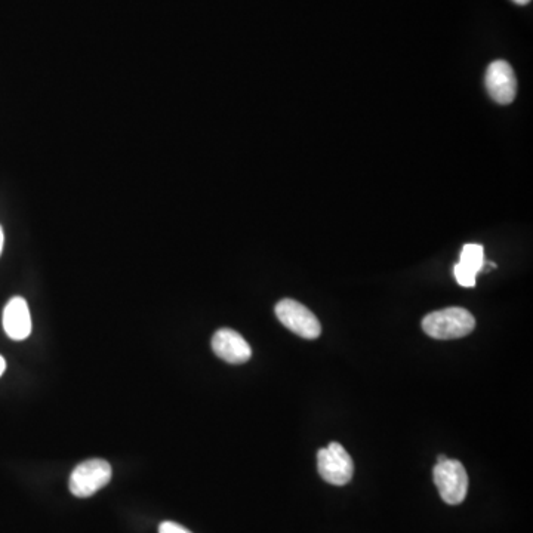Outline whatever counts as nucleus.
<instances>
[{"mask_svg": "<svg viewBox=\"0 0 533 533\" xmlns=\"http://www.w3.org/2000/svg\"><path fill=\"white\" fill-rule=\"evenodd\" d=\"M476 328V319L470 311L461 307L433 311L422 320V329L436 340H457L467 337Z\"/></svg>", "mask_w": 533, "mask_h": 533, "instance_id": "1", "label": "nucleus"}, {"mask_svg": "<svg viewBox=\"0 0 533 533\" xmlns=\"http://www.w3.org/2000/svg\"><path fill=\"white\" fill-rule=\"evenodd\" d=\"M112 465L104 459H88L77 465L70 476V492L77 498H89L109 485Z\"/></svg>", "mask_w": 533, "mask_h": 533, "instance_id": "2", "label": "nucleus"}, {"mask_svg": "<svg viewBox=\"0 0 533 533\" xmlns=\"http://www.w3.org/2000/svg\"><path fill=\"white\" fill-rule=\"evenodd\" d=\"M433 477L439 494L446 504L458 505L464 501L468 492V474L461 462L449 458L437 462Z\"/></svg>", "mask_w": 533, "mask_h": 533, "instance_id": "3", "label": "nucleus"}, {"mask_svg": "<svg viewBox=\"0 0 533 533\" xmlns=\"http://www.w3.org/2000/svg\"><path fill=\"white\" fill-rule=\"evenodd\" d=\"M317 470L325 482L344 486L351 482L354 473L353 459L341 443H331L317 454Z\"/></svg>", "mask_w": 533, "mask_h": 533, "instance_id": "4", "label": "nucleus"}, {"mask_svg": "<svg viewBox=\"0 0 533 533\" xmlns=\"http://www.w3.org/2000/svg\"><path fill=\"white\" fill-rule=\"evenodd\" d=\"M276 316L289 331L300 335L305 340H316L320 337L322 326H320L319 319L298 301L289 300V298L280 301L276 305Z\"/></svg>", "mask_w": 533, "mask_h": 533, "instance_id": "5", "label": "nucleus"}, {"mask_svg": "<svg viewBox=\"0 0 533 533\" xmlns=\"http://www.w3.org/2000/svg\"><path fill=\"white\" fill-rule=\"evenodd\" d=\"M485 80L492 100L502 106L513 103L516 98L517 80L513 67L507 61H494L486 70Z\"/></svg>", "mask_w": 533, "mask_h": 533, "instance_id": "6", "label": "nucleus"}, {"mask_svg": "<svg viewBox=\"0 0 533 533\" xmlns=\"http://www.w3.org/2000/svg\"><path fill=\"white\" fill-rule=\"evenodd\" d=\"M212 350L217 357L231 365H243L252 356L251 345L233 329H220L212 338Z\"/></svg>", "mask_w": 533, "mask_h": 533, "instance_id": "7", "label": "nucleus"}, {"mask_svg": "<svg viewBox=\"0 0 533 533\" xmlns=\"http://www.w3.org/2000/svg\"><path fill=\"white\" fill-rule=\"evenodd\" d=\"M3 329L14 341H24L32 334V316L24 298L14 297L3 310Z\"/></svg>", "mask_w": 533, "mask_h": 533, "instance_id": "8", "label": "nucleus"}, {"mask_svg": "<svg viewBox=\"0 0 533 533\" xmlns=\"http://www.w3.org/2000/svg\"><path fill=\"white\" fill-rule=\"evenodd\" d=\"M462 267L467 268L471 273L479 274L485 264V254H483L482 245H465L462 248L459 263Z\"/></svg>", "mask_w": 533, "mask_h": 533, "instance_id": "9", "label": "nucleus"}, {"mask_svg": "<svg viewBox=\"0 0 533 533\" xmlns=\"http://www.w3.org/2000/svg\"><path fill=\"white\" fill-rule=\"evenodd\" d=\"M455 279L459 285L464 286V288H474L476 286V274L468 271L467 268L457 264L454 268Z\"/></svg>", "mask_w": 533, "mask_h": 533, "instance_id": "10", "label": "nucleus"}, {"mask_svg": "<svg viewBox=\"0 0 533 533\" xmlns=\"http://www.w3.org/2000/svg\"><path fill=\"white\" fill-rule=\"evenodd\" d=\"M159 533H191L189 529L184 528V526L177 525L174 522H163L159 526Z\"/></svg>", "mask_w": 533, "mask_h": 533, "instance_id": "11", "label": "nucleus"}, {"mask_svg": "<svg viewBox=\"0 0 533 533\" xmlns=\"http://www.w3.org/2000/svg\"><path fill=\"white\" fill-rule=\"evenodd\" d=\"M6 371V360L3 359L2 356H0V377H2L3 374H5Z\"/></svg>", "mask_w": 533, "mask_h": 533, "instance_id": "12", "label": "nucleus"}, {"mask_svg": "<svg viewBox=\"0 0 533 533\" xmlns=\"http://www.w3.org/2000/svg\"><path fill=\"white\" fill-rule=\"evenodd\" d=\"M3 245H5V236H3V230L0 227V255H2Z\"/></svg>", "mask_w": 533, "mask_h": 533, "instance_id": "13", "label": "nucleus"}, {"mask_svg": "<svg viewBox=\"0 0 533 533\" xmlns=\"http://www.w3.org/2000/svg\"><path fill=\"white\" fill-rule=\"evenodd\" d=\"M514 3H517V5H528V3H531L532 0H513Z\"/></svg>", "mask_w": 533, "mask_h": 533, "instance_id": "14", "label": "nucleus"}, {"mask_svg": "<svg viewBox=\"0 0 533 533\" xmlns=\"http://www.w3.org/2000/svg\"><path fill=\"white\" fill-rule=\"evenodd\" d=\"M446 459H448V457H446V455H439V458H437V461L443 462V461H446Z\"/></svg>", "mask_w": 533, "mask_h": 533, "instance_id": "15", "label": "nucleus"}]
</instances>
